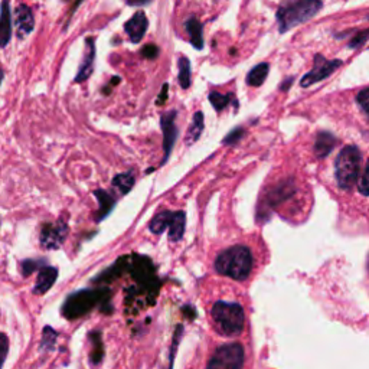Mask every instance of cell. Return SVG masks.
<instances>
[{"instance_id": "4fadbf2b", "label": "cell", "mask_w": 369, "mask_h": 369, "mask_svg": "<svg viewBox=\"0 0 369 369\" xmlns=\"http://www.w3.org/2000/svg\"><path fill=\"white\" fill-rule=\"evenodd\" d=\"M56 277H58V270L55 267L45 265L44 268H41L40 274H38L36 284L33 287V293L35 295L47 293V291L54 286Z\"/></svg>"}, {"instance_id": "ac0fdd59", "label": "cell", "mask_w": 369, "mask_h": 369, "mask_svg": "<svg viewBox=\"0 0 369 369\" xmlns=\"http://www.w3.org/2000/svg\"><path fill=\"white\" fill-rule=\"evenodd\" d=\"M268 75V64L263 63L252 68L247 76V84L251 87H260Z\"/></svg>"}, {"instance_id": "ffe728a7", "label": "cell", "mask_w": 369, "mask_h": 369, "mask_svg": "<svg viewBox=\"0 0 369 369\" xmlns=\"http://www.w3.org/2000/svg\"><path fill=\"white\" fill-rule=\"evenodd\" d=\"M179 84L183 90L190 85V63L186 56L179 58Z\"/></svg>"}, {"instance_id": "4dcf8cb0", "label": "cell", "mask_w": 369, "mask_h": 369, "mask_svg": "<svg viewBox=\"0 0 369 369\" xmlns=\"http://www.w3.org/2000/svg\"><path fill=\"white\" fill-rule=\"evenodd\" d=\"M143 54L147 56V58H154L158 55V48L153 47V45H149L143 49Z\"/></svg>"}, {"instance_id": "e0dca14e", "label": "cell", "mask_w": 369, "mask_h": 369, "mask_svg": "<svg viewBox=\"0 0 369 369\" xmlns=\"http://www.w3.org/2000/svg\"><path fill=\"white\" fill-rule=\"evenodd\" d=\"M202 130H204V114L198 111L195 113V115H193L192 124L186 133V145L195 143L199 139V136L202 134Z\"/></svg>"}, {"instance_id": "f546056e", "label": "cell", "mask_w": 369, "mask_h": 369, "mask_svg": "<svg viewBox=\"0 0 369 369\" xmlns=\"http://www.w3.org/2000/svg\"><path fill=\"white\" fill-rule=\"evenodd\" d=\"M241 134H243V130H234V131H232L229 136H228V138L224 140V143H236L237 140H240V138H241Z\"/></svg>"}, {"instance_id": "484cf974", "label": "cell", "mask_w": 369, "mask_h": 369, "mask_svg": "<svg viewBox=\"0 0 369 369\" xmlns=\"http://www.w3.org/2000/svg\"><path fill=\"white\" fill-rule=\"evenodd\" d=\"M358 104L361 106V108L363 110V113L366 114V117L369 120V88L358 94Z\"/></svg>"}, {"instance_id": "44dd1931", "label": "cell", "mask_w": 369, "mask_h": 369, "mask_svg": "<svg viewBox=\"0 0 369 369\" xmlns=\"http://www.w3.org/2000/svg\"><path fill=\"white\" fill-rule=\"evenodd\" d=\"M113 185L115 188H119L122 193H127L131 190L133 185H134V177L131 173H123V174H119V177H115L113 179Z\"/></svg>"}, {"instance_id": "603a6c76", "label": "cell", "mask_w": 369, "mask_h": 369, "mask_svg": "<svg viewBox=\"0 0 369 369\" xmlns=\"http://www.w3.org/2000/svg\"><path fill=\"white\" fill-rule=\"evenodd\" d=\"M95 195H99V201H100V206H101V213H100V220L103 218V217H106L107 215V213L111 211V208H113V205H114V199L113 198H110V195H108V193L107 192H103V190H97L95 192ZM99 220V221H100Z\"/></svg>"}, {"instance_id": "5bb4252c", "label": "cell", "mask_w": 369, "mask_h": 369, "mask_svg": "<svg viewBox=\"0 0 369 369\" xmlns=\"http://www.w3.org/2000/svg\"><path fill=\"white\" fill-rule=\"evenodd\" d=\"M336 146V139L334 134H330L327 131H320L316 138L315 143V153L318 158H325L332 151Z\"/></svg>"}, {"instance_id": "8fae6325", "label": "cell", "mask_w": 369, "mask_h": 369, "mask_svg": "<svg viewBox=\"0 0 369 369\" xmlns=\"http://www.w3.org/2000/svg\"><path fill=\"white\" fill-rule=\"evenodd\" d=\"M94 61H95V42L92 38H88L85 41V51H84V58L83 63L80 65L79 74L75 76V83H83L85 81L88 76L94 71Z\"/></svg>"}, {"instance_id": "9a60e30c", "label": "cell", "mask_w": 369, "mask_h": 369, "mask_svg": "<svg viewBox=\"0 0 369 369\" xmlns=\"http://www.w3.org/2000/svg\"><path fill=\"white\" fill-rule=\"evenodd\" d=\"M186 225L185 212H172V218L169 222V240L170 241H179L183 237Z\"/></svg>"}, {"instance_id": "7c38bea8", "label": "cell", "mask_w": 369, "mask_h": 369, "mask_svg": "<svg viewBox=\"0 0 369 369\" xmlns=\"http://www.w3.org/2000/svg\"><path fill=\"white\" fill-rule=\"evenodd\" d=\"M12 38V12L9 0H3L0 6V48H5Z\"/></svg>"}, {"instance_id": "d6a6232c", "label": "cell", "mask_w": 369, "mask_h": 369, "mask_svg": "<svg viewBox=\"0 0 369 369\" xmlns=\"http://www.w3.org/2000/svg\"><path fill=\"white\" fill-rule=\"evenodd\" d=\"M2 81H3V69L0 68V84H2Z\"/></svg>"}, {"instance_id": "1f68e13d", "label": "cell", "mask_w": 369, "mask_h": 369, "mask_svg": "<svg viewBox=\"0 0 369 369\" xmlns=\"http://www.w3.org/2000/svg\"><path fill=\"white\" fill-rule=\"evenodd\" d=\"M126 2L129 3V5H133V6H140V5H146V3H149L150 2V0H126Z\"/></svg>"}, {"instance_id": "cb8c5ba5", "label": "cell", "mask_w": 369, "mask_h": 369, "mask_svg": "<svg viewBox=\"0 0 369 369\" xmlns=\"http://www.w3.org/2000/svg\"><path fill=\"white\" fill-rule=\"evenodd\" d=\"M56 341V332L52 327H45L44 329V336L41 342V349L42 351H51L52 346L55 345Z\"/></svg>"}, {"instance_id": "9c48e42d", "label": "cell", "mask_w": 369, "mask_h": 369, "mask_svg": "<svg viewBox=\"0 0 369 369\" xmlns=\"http://www.w3.org/2000/svg\"><path fill=\"white\" fill-rule=\"evenodd\" d=\"M177 111H170L162 115V130H163V136H165V142H163V149H165V158L163 162L165 163L169 158L170 150L174 145V140H177V136H178V129H177Z\"/></svg>"}, {"instance_id": "4316f807", "label": "cell", "mask_w": 369, "mask_h": 369, "mask_svg": "<svg viewBox=\"0 0 369 369\" xmlns=\"http://www.w3.org/2000/svg\"><path fill=\"white\" fill-rule=\"evenodd\" d=\"M359 192L362 193V195H365V197L369 195V161H368V163H366L365 173H363V177H362V179H361Z\"/></svg>"}, {"instance_id": "83f0119b", "label": "cell", "mask_w": 369, "mask_h": 369, "mask_svg": "<svg viewBox=\"0 0 369 369\" xmlns=\"http://www.w3.org/2000/svg\"><path fill=\"white\" fill-rule=\"evenodd\" d=\"M369 38V31H365V32H361L359 35H356L354 40L351 41V44H349V47L351 48H358L361 47L366 40Z\"/></svg>"}, {"instance_id": "d6986e66", "label": "cell", "mask_w": 369, "mask_h": 369, "mask_svg": "<svg viewBox=\"0 0 369 369\" xmlns=\"http://www.w3.org/2000/svg\"><path fill=\"white\" fill-rule=\"evenodd\" d=\"M172 218V212L170 211H162L161 213H158L156 217H154L149 225L150 231L153 234H162V232L169 227Z\"/></svg>"}, {"instance_id": "52a82bcc", "label": "cell", "mask_w": 369, "mask_h": 369, "mask_svg": "<svg viewBox=\"0 0 369 369\" xmlns=\"http://www.w3.org/2000/svg\"><path fill=\"white\" fill-rule=\"evenodd\" d=\"M67 236V225L58 222L56 225H47L41 232V243L44 248L52 249L61 247Z\"/></svg>"}, {"instance_id": "30bf717a", "label": "cell", "mask_w": 369, "mask_h": 369, "mask_svg": "<svg viewBox=\"0 0 369 369\" xmlns=\"http://www.w3.org/2000/svg\"><path fill=\"white\" fill-rule=\"evenodd\" d=\"M147 26H149V22H147V17H146L145 12H138V13L133 15V17L130 19L129 22H126L124 29L130 38V41L134 44H138L143 40V36L147 31Z\"/></svg>"}, {"instance_id": "f1b7e54d", "label": "cell", "mask_w": 369, "mask_h": 369, "mask_svg": "<svg viewBox=\"0 0 369 369\" xmlns=\"http://www.w3.org/2000/svg\"><path fill=\"white\" fill-rule=\"evenodd\" d=\"M36 268V261H24L22 263V271H24V276H29L32 271Z\"/></svg>"}, {"instance_id": "7a4b0ae2", "label": "cell", "mask_w": 369, "mask_h": 369, "mask_svg": "<svg viewBox=\"0 0 369 369\" xmlns=\"http://www.w3.org/2000/svg\"><path fill=\"white\" fill-rule=\"evenodd\" d=\"M252 267V256L247 247L237 245L231 247L217 257L215 270L220 274L231 277L234 280H245Z\"/></svg>"}, {"instance_id": "ba28073f", "label": "cell", "mask_w": 369, "mask_h": 369, "mask_svg": "<svg viewBox=\"0 0 369 369\" xmlns=\"http://www.w3.org/2000/svg\"><path fill=\"white\" fill-rule=\"evenodd\" d=\"M15 25H16V32H17L19 40H24V38H26L33 31L35 19H33L32 10L28 5L22 3L16 8Z\"/></svg>"}, {"instance_id": "277c9868", "label": "cell", "mask_w": 369, "mask_h": 369, "mask_svg": "<svg viewBox=\"0 0 369 369\" xmlns=\"http://www.w3.org/2000/svg\"><path fill=\"white\" fill-rule=\"evenodd\" d=\"M361 151L356 146H346L341 150L335 162V177L338 185L349 190L352 189L359 177Z\"/></svg>"}, {"instance_id": "7402d4cb", "label": "cell", "mask_w": 369, "mask_h": 369, "mask_svg": "<svg viewBox=\"0 0 369 369\" xmlns=\"http://www.w3.org/2000/svg\"><path fill=\"white\" fill-rule=\"evenodd\" d=\"M231 99H232V94H221V92L209 94V101L217 111H222L229 104Z\"/></svg>"}, {"instance_id": "d4e9b609", "label": "cell", "mask_w": 369, "mask_h": 369, "mask_svg": "<svg viewBox=\"0 0 369 369\" xmlns=\"http://www.w3.org/2000/svg\"><path fill=\"white\" fill-rule=\"evenodd\" d=\"M9 352V339L5 334H0V368L3 366Z\"/></svg>"}, {"instance_id": "3957f363", "label": "cell", "mask_w": 369, "mask_h": 369, "mask_svg": "<svg viewBox=\"0 0 369 369\" xmlns=\"http://www.w3.org/2000/svg\"><path fill=\"white\" fill-rule=\"evenodd\" d=\"M212 318L220 332L225 336H237L244 329V310L238 303L217 302L212 309Z\"/></svg>"}, {"instance_id": "5b68a950", "label": "cell", "mask_w": 369, "mask_h": 369, "mask_svg": "<svg viewBox=\"0 0 369 369\" xmlns=\"http://www.w3.org/2000/svg\"><path fill=\"white\" fill-rule=\"evenodd\" d=\"M244 363V349L240 343H229L220 346L212 359L208 363V368L213 369H238Z\"/></svg>"}, {"instance_id": "2e32d148", "label": "cell", "mask_w": 369, "mask_h": 369, "mask_svg": "<svg viewBox=\"0 0 369 369\" xmlns=\"http://www.w3.org/2000/svg\"><path fill=\"white\" fill-rule=\"evenodd\" d=\"M186 29L190 36V42L197 49L204 48V36H202V25L199 24L198 19L190 17L186 22Z\"/></svg>"}, {"instance_id": "6da1fadb", "label": "cell", "mask_w": 369, "mask_h": 369, "mask_svg": "<svg viewBox=\"0 0 369 369\" xmlns=\"http://www.w3.org/2000/svg\"><path fill=\"white\" fill-rule=\"evenodd\" d=\"M322 6V0H283L277 10L280 32H287L312 19Z\"/></svg>"}, {"instance_id": "8992f818", "label": "cell", "mask_w": 369, "mask_h": 369, "mask_svg": "<svg viewBox=\"0 0 369 369\" xmlns=\"http://www.w3.org/2000/svg\"><path fill=\"white\" fill-rule=\"evenodd\" d=\"M341 65H342V63L339 60L327 61L326 58H323L322 55H318L315 58L313 69L310 71L309 74H306L302 79V83H300L302 87H310V85H313V84L327 79V76L332 75Z\"/></svg>"}]
</instances>
